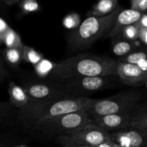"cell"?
Returning <instances> with one entry per match:
<instances>
[{
  "label": "cell",
  "instance_id": "1",
  "mask_svg": "<svg viewBox=\"0 0 147 147\" xmlns=\"http://www.w3.org/2000/svg\"><path fill=\"white\" fill-rule=\"evenodd\" d=\"M118 61L110 58L80 54L57 63L50 77L66 82L84 76L117 75Z\"/></svg>",
  "mask_w": 147,
  "mask_h": 147
},
{
  "label": "cell",
  "instance_id": "2",
  "mask_svg": "<svg viewBox=\"0 0 147 147\" xmlns=\"http://www.w3.org/2000/svg\"><path fill=\"white\" fill-rule=\"evenodd\" d=\"M93 99L84 97H64L48 101H32L22 108L20 112L24 120L32 122L34 125L45 120L78 111L87 110Z\"/></svg>",
  "mask_w": 147,
  "mask_h": 147
},
{
  "label": "cell",
  "instance_id": "3",
  "mask_svg": "<svg viewBox=\"0 0 147 147\" xmlns=\"http://www.w3.org/2000/svg\"><path fill=\"white\" fill-rule=\"evenodd\" d=\"M122 10V7L119 6L113 12L108 15L102 17L90 16L86 18L69 35L70 47L74 50L90 47L98 39L111 31L117 16Z\"/></svg>",
  "mask_w": 147,
  "mask_h": 147
},
{
  "label": "cell",
  "instance_id": "4",
  "mask_svg": "<svg viewBox=\"0 0 147 147\" xmlns=\"http://www.w3.org/2000/svg\"><path fill=\"white\" fill-rule=\"evenodd\" d=\"M139 97L137 92H124L115 96L102 99H94L88 110L92 118L110 114L129 112L136 109Z\"/></svg>",
  "mask_w": 147,
  "mask_h": 147
},
{
  "label": "cell",
  "instance_id": "5",
  "mask_svg": "<svg viewBox=\"0 0 147 147\" xmlns=\"http://www.w3.org/2000/svg\"><path fill=\"white\" fill-rule=\"evenodd\" d=\"M93 122V118L90 113L87 110H82L45 120L35 126L51 133H60V135H69Z\"/></svg>",
  "mask_w": 147,
  "mask_h": 147
},
{
  "label": "cell",
  "instance_id": "6",
  "mask_svg": "<svg viewBox=\"0 0 147 147\" xmlns=\"http://www.w3.org/2000/svg\"><path fill=\"white\" fill-rule=\"evenodd\" d=\"M111 76H84L77 78L65 82V87L68 92L76 93H86L99 91L110 83L109 77Z\"/></svg>",
  "mask_w": 147,
  "mask_h": 147
},
{
  "label": "cell",
  "instance_id": "7",
  "mask_svg": "<svg viewBox=\"0 0 147 147\" xmlns=\"http://www.w3.org/2000/svg\"><path fill=\"white\" fill-rule=\"evenodd\" d=\"M68 135L75 140L93 146H98L111 139L110 132L94 122L80 128Z\"/></svg>",
  "mask_w": 147,
  "mask_h": 147
},
{
  "label": "cell",
  "instance_id": "8",
  "mask_svg": "<svg viewBox=\"0 0 147 147\" xmlns=\"http://www.w3.org/2000/svg\"><path fill=\"white\" fill-rule=\"evenodd\" d=\"M112 141L123 147H147V137L141 130L129 127L110 132Z\"/></svg>",
  "mask_w": 147,
  "mask_h": 147
},
{
  "label": "cell",
  "instance_id": "9",
  "mask_svg": "<svg viewBox=\"0 0 147 147\" xmlns=\"http://www.w3.org/2000/svg\"><path fill=\"white\" fill-rule=\"evenodd\" d=\"M24 90L32 101H48L64 98L67 89L59 90L47 84H29L24 87Z\"/></svg>",
  "mask_w": 147,
  "mask_h": 147
},
{
  "label": "cell",
  "instance_id": "10",
  "mask_svg": "<svg viewBox=\"0 0 147 147\" xmlns=\"http://www.w3.org/2000/svg\"><path fill=\"white\" fill-rule=\"evenodd\" d=\"M116 72L121 80L126 84H145L147 79V71L138 65L126 62L118 61Z\"/></svg>",
  "mask_w": 147,
  "mask_h": 147
},
{
  "label": "cell",
  "instance_id": "11",
  "mask_svg": "<svg viewBox=\"0 0 147 147\" xmlns=\"http://www.w3.org/2000/svg\"><path fill=\"white\" fill-rule=\"evenodd\" d=\"M136 110V109H135ZM135 110L117 114H110L93 118L94 123L108 131H115L130 127L131 117Z\"/></svg>",
  "mask_w": 147,
  "mask_h": 147
},
{
  "label": "cell",
  "instance_id": "12",
  "mask_svg": "<svg viewBox=\"0 0 147 147\" xmlns=\"http://www.w3.org/2000/svg\"><path fill=\"white\" fill-rule=\"evenodd\" d=\"M143 13L139 11L128 9L122 10L117 16L115 24L111 31L107 34V37L113 39L121 35L123 29L127 26L138 22L142 17Z\"/></svg>",
  "mask_w": 147,
  "mask_h": 147
},
{
  "label": "cell",
  "instance_id": "13",
  "mask_svg": "<svg viewBox=\"0 0 147 147\" xmlns=\"http://www.w3.org/2000/svg\"><path fill=\"white\" fill-rule=\"evenodd\" d=\"M9 95L10 102L14 106L20 108H23L30 103V96L27 95L24 88L19 86L14 82H11L9 84Z\"/></svg>",
  "mask_w": 147,
  "mask_h": 147
},
{
  "label": "cell",
  "instance_id": "14",
  "mask_svg": "<svg viewBox=\"0 0 147 147\" xmlns=\"http://www.w3.org/2000/svg\"><path fill=\"white\" fill-rule=\"evenodd\" d=\"M119 6L118 0H98L93 6L91 16L102 17L108 15L113 12Z\"/></svg>",
  "mask_w": 147,
  "mask_h": 147
},
{
  "label": "cell",
  "instance_id": "15",
  "mask_svg": "<svg viewBox=\"0 0 147 147\" xmlns=\"http://www.w3.org/2000/svg\"><path fill=\"white\" fill-rule=\"evenodd\" d=\"M119 61L138 65L144 70L147 71V48L134 50L129 54L121 57Z\"/></svg>",
  "mask_w": 147,
  "mask_h": 147
},
{
  "label": "cell",
  "instance_id": "16",
  "mask_svg": "<svg viewBox=\"0 0 147 147\" xmlns=\"http://www.w3.org/2000/svg\"><path fill=\"white\" fill-rule=\"evenodd\" d=\"M115 39L116 40L113 43L112 50H113V53L116 56L119 57H123L133 52L134 50H136L137 46L135 43V41L128 40L123 38V37L121 39L113 38L112 40H115Z\"/></svg>",
  "mask_w": 147,
  "mask_h": 147
},
{
  "label": "cell",
  "instance_id": "17",
  "mask_svg": "<svg viewBox=\"0 0 147 147\" xmlns=\"http://www.w3.org/2000/svg\"><path fill=\"white\" fill-rule=\"evenodd\" d=\"M0 40L1 43H4L6 48H8L23 49L24 46L20 35L11 27L4 34L0 35Z\"/></svg>",
  "mask_w": 147,
  "mask_h": 147
},
{
  "label": "cell",
  "instance_id": "18",
  "mask_svg": "<svg viewBox=\"0 0 147 147\" xmlns=\"http://www.w3.org/2000/svg\"><path fill=\"white\" fill-rule=\"evenodd\" d=\"M3 57L11 66H17L23 59V49L6 48L2 51Z\"/></svg>",
  "mask_w": 147,
  "mask_h": 147
},
{
  "label": "cell",
  "instance_id": "19",
  "mask_svg": "<svg viewBox=\"0 0 147 147\" xmlns=\"http://www.w3.org/2000/svg\"><path fill=\"white\" fill-rule=\"evenodd\" d=\"M130 127L139 130L147 129V108L135 110L131 117Z\"/></svg>",
  "mask_w": 147,
  "mask_h": 147
},
{
  "label": "cell",
  "instance_id": "20",
  "mask_svg": "<svg viewBox=\"0 0 147 147\" xmlns=\"http://www.w3.org/2000/svg\"><path fill=\"white\" fill-rule=\"evenodd\" d=\"M57 63L48 60V59H43L40 61L37 64L34 66V71L36 74L40 77H47L51 76L55 68Z\"/></svg>",
  "mask_w": 147,
  "mask_h": 147
},
{
  "label": "cell",
  "instance_id": "21",
  "mask_svg": "<svg viewBox=\"0 0 147 147\" xmlns=\"http://www.w3.org/2000/svg\"><path fill=\"white\" fill-rule=\"evenodd\" d=\"M43 59L44 56L41 53L38 52L33 48L24 45L23 48V60L24 61L31 63L33 66H35Z\"/></svg>",
  "mask_w": 147,
  "mask_h": 147
},
{
  "label": "cell",
  "instance_id": "22",
  "mask_svg": "<svg viewBox=\"0 0 147 147\" xmlns=\"http://www.w3.org/2000/svg\"><path fill=\"white\" fill-rule=\"evenodd\" d=\"M57 142L63 147H96L75 140L68 135H60L57 137Z\"/></svg>",
  "mask_w": 147,
  "mask_h": 147
},
{
  "label": "cell",
  "instance_id": "23",
  "mask_svg": "<svg viewBox=\"0 0 147 147\" xmlns=\"http://www.w3.org/2000/svg\"><path fill=\"white\" fill-rule=\"evenodd\" d=\"M139 30H140V27L138 25L137 23H135V24H131L125 27L122 32L121 35L123 38L126 40L136 41V40H139Z\"/></svg>",
  "mask_w": 147,
  "mask_h": 147
},
{
  "label": "cell",
  "instance_id": "24",
  "mask_svg": "<svg viewBox=\"0 0 147 147\" xmlns=\"http://www.w3.org/2000/svg\"><path fill=\"white\" fill-rule=\"evenodd\" d=\"M63 24L67 29L75 30L78 28L80 24V17L77 13H70L64 17Z\"/></svg>",
  "mask_w": 147,
  "mask_h": 147
},
{
  "label": "cell",
  "instance_id": "25",
  "mask_svg": "<svg viewBox=\"0 0 147 147\" xmlns=\"http://www.w3.org/2000/svg\"><path fill=\"white\" fill-rule=\"evenodd\" d=\"M22 12L24 14H29L37 12L40 10V4L37 0H22L20 4Z\"/></svg>",
  "mask_w": 147,
  "mask_h": 147
},
{
  "label": "cell",
  "instance_id": "26",
  "mask_svg": "<svg viewBox=\"0 0 147 147\" xmlns=\"http://www.w3.org/2000/svg\"><path fill=\"white\" fill-rule=\"evenodd\" d=\"M131 8L147 14V0H131Z\"/></svg>",
  "mask_w": 147,
  "mask_h": 147
},
{
  "label": "cell",
  "instance_id": "27",
  "mask_svg": "<svg viewBox=\"0 0 147 147\" xmlns=\"http://www.w3.org/2000/svg\"><path fill=\"white\" fill-rule=\"evenodd\" d=\"M139 40H140L142 43H143L144 44L147 46V28H144V27H140V30H139Z\"/></svg>",
  "mask_w": 147,
  "mask_h": 147
},
{
  "label": "cell",
  "instance_id": "28",
  "mask_svg": "<svg viewBox=\"0 0 147 147\" xmlns=\"http://www.w3.org/2000/svg\"><path fill=\"white\" fill-rule=\"evenodd\" d=\"M9 27L10 26L9 25L7 21L4 18L1 17V19H0V35L4 34L9 28Z\"/></svg>",
  "mask_w": 147,
  "mask_h": 147
},
{
  "label": "cell",
  "instance_id": "29",
  "mask_svg": "<svg viewBox=\"0 0 147 147\" xmlns=\"http://www.w3.org/2000/svg\"><path fill=\"white\" fill-rule=\"evenodd\" d=\"M140 27L147 28V14H143L138 22H136Z\"/></svg>",
  "mask_w": 147,
  "mask_h": 147
},
{
  "label": "cell",
  "instance_id": "30",
  "mask_svg": "<svg viewBox=\"0 0 147 147\" xmlns=\"http://www.w3.org/2000/svg\"><path fill=\"white\" fill-rule=\"evenodd\" d=\"M96 147H113V141H112L111 138V139H109V141H106V142L103 143V144H100Z\"/></svg>",
  "mask_w": 147,
  "mask_h": 147
},
{
  "label": "cell",
  "instance_id": "31",
  "mask_svg": "<svg viewBox=\"0 0 147 147\" xmlns=\"http://www.w3.org/2000/svg\"><path fill=\"white\" fill-rule=\"evenodd\" d=\"M113 147H123V146H121V145H119V144H116V143H115L114 141H113Z\"/></svg>",
  "mask_w": 147,
  "mask_h": 147
},
{
  "label": "cell",
  "instance_id": "32",
  "mask_svg": "<svg viewBox=\"0 0 147 147\" xmlns=\"http://www.w3.org/2000/svg\"><path fill=\"white\" fill-rule=\"evenodd\" d=\"M141 131H142V130H141ZM142 132H143V133L145 135H146V136L147 137V129H145V130H142Z\"/></svg>",
  "mask_w": 147,
  "mask_h": 147
},
{
  "label": "cell",
  "instance_id": "33",
  "mask_svg": "<svg viewBox=\"0 0 147 147\" xmlns=\"http://www.w3.org/2000/svg\"><path fill=\"white\" fill-rule=\"evenodd\" d=\"M12 147H29V146H27L21 145V146H12Z\"/></svg>",
  "mask_w": 147,
  "mask_h": 147
},
{
  "label": "cell",
  "instance_id": "34",
  "mask_svg": "<svg viewBox=\"0 0 147 147\" xmlns=\"http://www.w3.org/2000/svg\"><path fill=\"white\" fill-rule=\"evenodd\" d=\"M9 1H19V0H9Z\"/></svg>",
  "mask_w": 147,
  "mask_h": 147
},
{
  "label": "cell",
  "instance_id": "35",
  "mask_svg": "<svg viewBox=\"0 0 147 147\" xmlns=\"http://www.w3.org/2000/svg\"><path fill=\"white\" fill-rule=\"evenodd\" d=\"M145 85H146V86L147 87V79H146V82H145Z\"/></svg>",
  "mask_w": 147,
  "mask_h": 147
}]
</instances>
